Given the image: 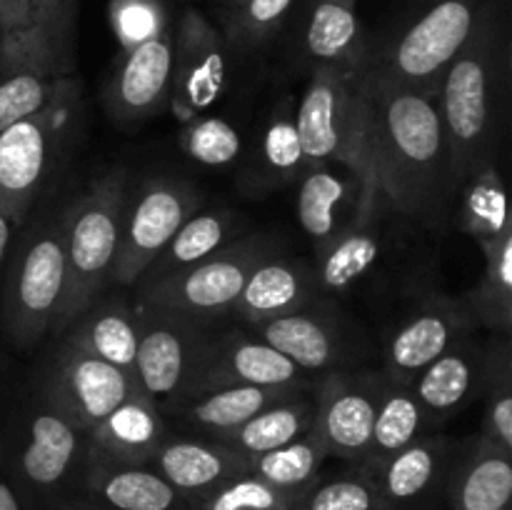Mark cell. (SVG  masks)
<instances>
[{
    "label": "cell",
    "mask_w": 512,
    "mask_h": 510,
    "mask_svg": "<svg viewBox=\"0 0 512 510\" xmlns=\"http://www.w3.org/2000/svg\"><path fill=\"white\" fill-rule=\"evenodd\" d=\"M375 183L390 210L443 233L460 185L435 90L383 78L365 63L360 73Z\"/></svg>",
    "instance_id": "6da1fadb"
},
{
    "label": "cell",
    "mask_w": 512,
    "mask_h": 510,
    "mask_svg": "<svg viewBox=\"0 0 512 510\" xmlns=\"http://www.w3.org/2000/svg\"><path fill=\"white\" fill-rule=\"evenodd\" d=\"M510 35L485 5L473 35L438 85V110L460 190L480 170L498 165L510 125Z\"/></svg>",
    "instance_id": "7a4b0ae2"
},
{
    "label": "cell",
    "mask_w": 512,
    "mask_h": 510,
    "mask_svg": "<svg viewBox=\"0 0 512 510\" xmlns=\"http://www.w3.org/2000/svg\"><path fill=\"white\" fill-rule=\"evenodd\" d=\"M85 433L28 385L0 430V473L25 510H50L80 493L88 463Z\"/></svg>",
    "instance_id": "3957f363"
},
{
    "label": "cell",
    "mask_w": 512,
    "mask_h": 510,
    "mask_svg": "<svg viewBox=\"0 0 512 510\" xmlns=\"http://www.w3.org/2000/svg\"><path fill=\"white\" fill-rule=\"evenodd\" d=\"M80 85L63 93L0 133V213L25 225L58 180L80 123Z\"/></svg>",
    "instance_id": "277c9868"
},
{
    "label": "cell",
    "mask_w": 512,
    "mask_h": 510,
    "mask_svg": "<svg viewBox=\"0 0 512 510\" xmlns=\"http://www.w3.org/2000/svg\"><path fill=\"white\" fill-rule=\"evenodd\" d=\"M128 190V173L120 168L110 170L60 210L65 293L53 335L63 333L110 283Z\"/></svg>",
    "instance_id": "5b68a950"
},
{
    "label": "cell",
    "mask_w": 512,
    "mask_h": 510,
    "mask_svg": "<svg viewBox=\"0 0 512 510\" xmlns=\"http://www.w3.org/2000/svg\"><path fill=\"white\" fill-rule=\"evenodd\" d=\"M65 293L63 228L58 213H45L15 235L0 280V328L8 343L33 348L53 333Z\"/></svg>",
    "instance_id": "8992f818"
},
{
    "label": "cell",
    "mask_w": 512,
    "mask_h": 510,
    "mask_svg": "<svg viewBox=\"0 0 512 510\" xmlns=\"http://www.w3.org/2000/svg\"><path fill=\"white\" fill-rule=\"evenodd\" d=\"M360 73L333 68L310 70V80L295 110V130L308 165L333 163L348 168L378 190L370 155ZM380 193V190H378Z\"/></svg>",
    "instance_id": "52a82bcc"
},
{
    "label": "cell",
    "mask_w": 512,
    "mask_h": 510,
    "mask_svg": "<svg viewBox=\"0 0 512 510\" xmlns=\"http://www.w3.org/2000/svg\"><path fill=\"white\" fill-rule=\"evenodd\" d=\"M278 255V245L265 235H238L208 260L173 278L138 283V300L168 313L210 325L233 313L245 280L263 260Z\"/></svg>",
    "instance_id": "ba28073f"
},
{
    "label": "cell",
    "mask_w": 512,
    "mask_h": 510,
    "mask_svg": "<svg viewBox=\"0 0 512 510\" xmlns=\"http://www.w3.org/2000/svg\"><path fill=\"white\" fill-rule=\"evenodd\" d=\"M483 8L480 0H435L398 38L368 55V68L398 85L438 93L445 70L470 40Z\"/></svg>",
    "instance_id": "9c48e42d"
},
{
    "label": "cell",
    "mask_w": 512,
    "mask_h": 510,
    "mask_svg": "<svg viewBox=\"0 0 512 510\" xmlns=\"http://www.w3.org/2000/svg\"><path fill=\"white\" fill-rule=\"evenodd\" d=\"M135 313L140 325L133 368L135 388L165 415L193 383L213 333L210 325L168 313L143 300H135Z\"/></svg>",
    "instance_id": "30bf717a"
},
{
    "label": "cell",
    "mask_w": 512,
    "mask_h": 510,
    "mask_svg": "<svg viewBox=\"0 0 512 510\" xmlns=\"http://www.w3.org/2000/svg\"><path fill=\"white\" fill-rule=\"evenodd\" d=\"M200 205L203 195L185 178L158 175L143 180L135 193L128 190L110 280L118 285L138 283L140 275L158 258L180 225L198 213Z\"/></svg>",
    "instance_id": "8fae6325"
},
{
    "label": "cell",
    "mask_w": 512,
    "mask_h": 510,
    "mask_svg": "<svg viewBox=\"0 0 512 510\" xmlns=\"http://www.w3.org/2000/svg\"><path fill=\"white\" fill-rule=\"evenodd\" d=\"M30 385L83 430L138 395L135 380L125 370L93 358L63 338L40 360Z\"/></svg>",
    "instance_id": "7c38bea8"
},
{
    "label": "cell",
    "mask_w": 512,
    "mask_h": 510,
    "mask_svg": "<svg viewBox=\"0 0 512 510\" xmlns=\"http://www.w3.org/2000/svg\"><path fill=\"white\" fill-rule=\"evenodd\" d=\"M255 335L293 360L305 375L353 370L363 358V335L333 298H320L283 318L255 325Z\"/></svg>",
    "instance_id": "4fadbf2b"
},
{
    "label": "cell",
    "mask_w": 512,
    "mask_h": 510,
    "mask_svg": "<svg viewBox=\"0 0 512 510\" xmlns=\"http://www.w3.org/2000/svg\"><path fill=\"white\" fill-rule=\"evenodd\" d=\"M383 373L330 370L313 378V430L328 450V458L350 465L363 463L373 435L375 410Z\"/></svg>",
    "instance_id": "5bb4252c"
},
{
    "label": "cell",
    "mask_w": 512,
    "mask_h": 510,
    "mask_svg": "<svg viewBox=\"0 0 512 510\" xmlns=\"http://www.w3.org/2000/svg\"><path fill=\"white\" fill-rule=\"evenodd\" d=\"M65 48L45 30L3 35L0 50V133L53 103L70 83Z\"/></svg>",
    "instance_id": "9a60e30c"
},
{
    "label": "cell",
    "mask_w": 512,
    "mask_h": 510,
    "mask_svg": "<svg viewBox=\"0 0 512 510\" xmlns=\"http://www.w3.org/2000/svg\"><path fill=\"white\" fill-rule=\"evenodd\" d=\"M475 330H478V320L468 300L433 295L388 335L380 373L393 383L413 385L415 378L435 358H440L445 350L453 348L460 338Z\"/></svg>",
    "instance_id": "2e32d148"
},
{
    "label": "cell",
    "mask_w": 512,
    "mask_h": 510,
    "mask_svg": "<svg viewBox=\"0 0 512 510\" xmlns=\"http://www.w3.org/2000/svg\"><path fill=\"white\" fill-rule=\"evenodd\" d=\"M298 220L313 243V258L348 233L360 218L385 208L383 195L348 168L308 165L298 178Z\"/></svg>",
    "instance_id": "e0dca14e"
},
{
    "label": "cell",
    "mask_w": 512,
    "mask_h": 510,
    "mask_svg": "<svg viewBox=\"0 0 512 510\" xmlns=\"http://www.w3.org/2000/svg\"><path fill=\"white\" fill-rule=\"evenodd\" d=\"M228 85L225 38L198 10H185L175 28L170 105L183 123L213 108Z\"/></svg>",
    "instance_id": "ac0fdd59"
},
{
    "label": "cell",
    "mask_w": 512,
    "mask_h": 510,
    "mask_svg": "<svg viewBox=\"0 0 512 510\" xmlns=\"http://www.w3.org/2000/svg\"><path fill=\"white\" fill-rule=\"evenodd\" d=\"M223 385L313 388V378L258 335L228 330L223 335L213 333L198 365V373L185 395L208 388H223Z\"/></svg>",
    "instance_id": "d6986e66"
},
{
    "label": "cell",
    "mask_w": 512,
    "mask_h": 510,
    "mask_svg": "<svg viewBox=\"0 0 512 510\" xmlns=\"http://www.w3.org/2000/svg\"><path fill=\"white\" fill-rule=\"evenodd\" d=\"M175 30L165 28L155 38L123 50L113 78L105 88V105L120 123L158 115L170 103L173 93Z\"/></svg>",
    "instance_id": "ffe728a7"
},
{
    "label": "cell",
    "mask_w": 512,
    "mask_h": 510,
    "mask_svg": "<svg viewBox=\"0 0 512 510\" xmlns=\"http://www.w3.org/2000/svg\"><path fill=\"white\" fill-rule=\"evenodd\" d=\"M460 443L430 433L385 460L370 473L383 510H425L445 495Z\"/></svg>",
    "instance_id": "44dd1931"
},
{
    "label": "cell",
    "mask_w": 512,
    "mask_h": 510,
    "mask_svg": "<svg viewBox=\"0 0 512 510\" xmlns=\"http://www.w3.org/2000/svg\"><path fill=\"white\" fill-rule=\"evenodd\" d=\"M485 370V340L470 333L435 358L410 385L433 430L478 400Z\"/></svg>",
    "instance_id": "7402d4cb"
},
{
    "label": "cell",
    "mask_w": 512,
    "mask_h": 510,
    "mask_svg": "<svg viewBox=\"0 0 512 510\" xmlns=\"http://www.w3.org/2000/svg\"><path fill=\"white\" fill-rule=\"evenodd\" d=\"M320 298L323 295H320L313 263L278 253L263 260L250 273L240 290V298L235 300L233 315L255 328L260 323L295 313Z\"/></svg>",
    "instance_id": "603a6c76"
},
{
    "label": "cell",
    "mask_w": 512,
    "mask_h": 510,
    "mask_svg": "<svg viewBox=\"0 0 512 510\" xmlns=\"http://www.w3.org/2000/svg\"><path fill=\"white\" fill-rule=\"evenodd\" d=\"M88 460L110 465H148L168 438V418L143 395H133L88 430Z\"/></svg>",
    "instance_id": "cb8c5ba5"
},
{
    "label": "cell",
    "mask_w": 512,
    "mask_h": 510,
    "mask_svg": "<svg viewBox=\"0 0 512 510\" xmlns=\"http://www.w3.org/2000/svg\"><path fill=\"white\" fill-rule=\"evenodd\" d=\"M148 465L193 503L215 485L248 473L250 458L203 435L200 438L168 435Z\"/></svg>",
    "instance_id": "d4e9b609"
},
{
    "label": "cell",
    "mask_w": 512,
    "mask_h": 510,
    "mask_svg": "<svg viewBox=\"0 0 512 510\" xmlns=\"http://www.w3.org/2000/svg\"><path fill=\"white\" fill-rule=\"evenodd\" d=\"M445 498L450 510H512V450L475 435L458 450Z\"/></svg>",
    "instance_id": "484cf974"
},
{
    "label": "cell",
    "mask_w": 512,
    "mask_h": 510,
    "mask_svg": "<svg viewBox=\"0 0 512 510\" xmlns=\"http://www.w3.org/2000/svg\"><path fill=\"white\" fill-rule=\"evenodd\" d=\"M313 388H260V385H223V388L188 393L170 405L165 415L183 420L203 438L220 440L268 405Z\"/></svg>",
    "instance_id": "4316f807"
},
{
    "label": "cell",
    "mask_w": 512,
    "mask_h": 510,
    "mask_svg": "<svg viewBox=\"0 0 512 510\" xmlns=\"http://www.w3.org/2000/svg\"><path fill=\"white\" fill-rule=\"evenodd\" d=\"M138 313L135 305L123 298H95L58 338L93 358L105 360L125 370L133 378L135 355H138Z\"/></svg>",
    "instance_id": "83f0119b"
},
{
    "label": "cell",
    "mask_w": 512,
    "mask_h": 510,
    "mask_svg": "<svg viewBox=\"0 0 512 510\" xmlns=\"http://www.w3.org/2000/svg\"><path fill=\"white\" fill-rule=\"evenodd\" d=\"M80 493L110 510H190V500L150 465L85 463Z\"/></svg>",
    "instance_id": "f1b7e54d"
},
{
    "label": "cell",
    "mask_w": 512,
    "mask_h": 510,
    "mask_svg": "<svg viewBox=\"0 0 512 510\" xmlns=\"http://www.w3.org/2000/svg\"><path fill=\"white\" fill-rule=\"evenodd\" d=\"M368 55L355 8L333 0H315L303 30V58L310 68L358 73L368 63Z\"/></svg>",
    "instance_id": "f546056e"
},
{
    "label": "cell",
    "mask_w": 512,
    "mask_h": 510,
    "mask_svg": "<svg viewBox=\"0 0 512 510\" xmlns=\"http://www.w3.org/2000/svg\"><path fill=\"white\" fill-rule=\"evenodd\" d=\"M240 233V218L233 210H205L195 213L178 228V233L168 240L158 258L148 265L138 283H153V280L173 278L185 273L198 263L208 260L225 245L233 243ZM135 283V285H138Z\"/></svg>",
    "instance_id": "4dcf8cb0"
},
{
    "label": "cell",
    "mask_w": 512,
    "mask_h": 510,
    "mask_svg": "<svg viewBox=\"0 0 512 510\" xmlns=\"http://www.w3.org/2000/svg\"><path fill=\"white\" fill-rule=\"evenodd\" d=\"M430 433H433V425H430L423 405L415 398L413 388L410 385L393 383V380H388L383 375V383H380L378 393V410H375L373 435H370L368 453H365L363 463L358 468H363L365 473H373L385 460L393 458L395 453H400L410 443H415V440L425 438Z\"/></svg>",
    "instance_id": "1f68e13d"
},
{
    "label": "cell",
    "mask_w": 512,
    "mask_h": 510,
    "mask_svg": "<svg viewBox=\"0 0 512 510\" xmlns=\"http://www.w3.org/2000/svg\"><path fill=\"white\" fill-rule=\"evenodd\" d=\"M388 208V205H385ZM383 208L360 218L348 233L340 235L330 248L313 258L315 278L323 298L345 293L350 285L363 280L383 253V228H380Z\"/></svg>",
    "instance_id": "d6a6232c"
},
{
    "label": "cell",
    "mask_w": 512,
    "mask_h": 510,
    "mask_svg": "<svg viewBox=\"0 0 512 510\" xmlns=\"http://www.w3.org/2000/svg\"><path fill=\"white\" fill-rule=\"evenodd\" d=\"M315 423V403L313 390L285 398L280 403L268 405L258 415L235 428L218 443H225L228 448L238 450L245 458H258V455L270 453L275 448L293 443L300 435L310 433Z\"/></svg>",
    "instance_id": "836d02e7"
},
{
    "label": "cell",
    "mask_w": 512,
    "mask_h": 510,
    "mask_svg": "<svg viewBox=\"0 0 512 510\" xmlns=\"http://www.w3.org/2000/svg\"><path fill=\"white\" fill-rule=\"evenodd\" d=\"M305 168L308 163L295 130V113L275 115L260 135L258 153L253 155L245 173V188L250 193H268L273 188L298 183Z\"/></svg>",
    "instance_id": "e575fe53"
},
{
    "label": "cell",
    "mask_w": 512,
    "mask_h": 510,
    "mask_svg": "<svg viewBox=\"0 0 512 510\" xmlns=\"http://www.w3.org/2000/svg\"><path fill=\"white\" fill-rule=\"evenodd\" d=\"M485 270L480 283L468 293V305L478 325L490 333L512 330V230L480 243Z\"/></svg>",
    "instance_id": "d590c367"
},
{
    "label": "cell",
    "mask_w": 512,
    "mask_h": 510,
    "mask_svg": "<svg viewBox=\"0 0 512 510\" xmlns=\"http://www.w3.org/2000/svg\"><path fill=\"white\" fill-rule=\"evenodd\" d=\"M478 398L483 400L480 433L490 443L512 450V348L510 333L485 340V370Z\"/></svg>",
    "instance_id": "8d00e7d4"
},
{
    "label": "cell",
    "mask_w": 512,
    "mask_h": 510,
    "mask_svg": "<svg viewBox=\"0 0 512 510\" xmlns=\"http://www.w3.org/2000/svg\"><path fill=\"white\" fill-rule=\"evenodd\" d=\"M325 460H328V450L320 443L315 430H310V433L300 435L298 440L283 445V448L250 458L248 473L260 478L263 483L273 485L275 490H283V493L300 498L320 478Z\"/></svg>",
    "instance_id": "74e56055"
},
{
    "label": "cell",
    "mask_w": 512,
    "mask_h": 510,
    "mask_svg": "<svg viewBox=\"0 0 512 510\" xmlns=\"http://www.w3.org/2000/svg\"><path fill=\"white\" fill-rule=\"evenodd\" d=\"M460 200V230L475 238L478 243L493 240L498 235L510 233V213L505 200L503 178L498 165L480 170L478 175L463 185L458 195Z\"/></svg>",
    "instance_id": "f35d334b"
},
{
    "label": "cell",
    "mask_w": 512,
    "mask_h": 510,
    "mask_svg": "<svg viewBox=\"0 0 512 510\" xmlns=\"http://www.w3.org/2000/svg\"><path fill=\"white\" fill-rule=\"evenodd\" d=\"M290 510H383V503L370 473L350 465V470L333 478L320 475Z\"/></svg>",
    "instance_id": "ab89813d"
},
{
    "label": "cell",
    "mask_w": 512,
    "mask_h": 510,
    "mask_svg": "<svg viewBox=\"0 0 512 510\" xmlns=\"http://www.w3.org/2000/svg\"><path fill=\"white\" fill-rule=\"evenodd\" d=\"M295 500V495L275 490L273 485L245 473L195 498L190 510H290Z\"/></svg>",
    "instance_id": "60d3db41"
},
{
    "label": "cell",
    "mask_w": 512,
    "mask_h": 510,
    "mask_svg": "<svg viewBox=\"0 0 512 510\" xmlns=\"http://www.w3.org/2000/svg\"><path fill=\"white\" fill-rule=\"evenodd\" d=\"M295 0H243L225 13L228 40L243 50L260 48L280 30Z\"/></svg>",
    "instance_id": "b9f144b4"
},
{
    "label": "cell",
    "mask_w": 512,
    "mask_h": 510,
    "mask_svg": "<svg viewBox=\"0 0 512 510\" xmlns=\"http://www.w3.org/2000/svg\"><path fill=\"white\" fill-rule=\"evenodd\" d=\"M183 148L195 163L220 168V165H230L233 160L240 158L243 140H240V133L228 120L213 118V115H198V118L185 123Z\"/></svg>",
    "instance_id": "7bdbcfd3"
},
{
    "label": "cell",
    "mask_w": 512,
    "mask_h": 510,
    "mask_svg": "<svg viewBox=\"0 0 512 510\" xmlns=\"http://www.w3.org/2000/svg\"><path fill=\"white\" fill-rule=\"evenodd\" d=\"M110 25L120 48L130 50L168 28L163 0H110Z\"/></svg>",
    "instance_id": "ee69618b"
},
{
    "label": "cell",
    "mask_w": 512,
    "mask_h": 510,
    "mask_svg": "<svg viewBox=\"0 0 512 510\" xmlns=\"http://www.w3.org/2000/svg\"><path fill=\"white\" fill-rule=\"evenodd\" d=\"M73 0H35V28L45 30L58 45L68 50Z\"/></svg>",
    "instance_id": "f6af8a7d"
},
{
    "label": "cell",
    "mask_w": 512,
    "mask_h": 510,
    "mask_svg": "<svg viewBox=\"0 0 512 510\" xmlns=\"http://www.w3.org/2000/svg\"><path fill=\"white\" fill-rule=\"evenodd\" d=\"M35 28V0H0V33L15 35Z\"/></svg>",
    "instance_id": "bcb514c9"
},
{
    "label": "cell",
    "mask_w": 512,
    "mask_h": 510,
    "mask_svg": "<svg viewBox=\"0 0 512 510\" xmlns=\"http://www.w3.org/2000/svg\"><path fill=\"white\" fill-rule=\"evenodd\" d=\"M15 235H18V225L0 213V280H3L5 265H8L10 258V248H13L15 243Z\"/></svg>",
    "instance_id": "7dc6e473"
},
{
    "label": "cell",
    "mask_w": 512,
    "mask_h": 510,
    "mask_svg": "<svg viewBox=\"0 0 512 510\" xmlns=\"http://www.w3.org/2000/svg\"><path fill=\"white\" fill-rule=\"evenodd\" d=\"M50 510H110V508L100 505L98 500L88 498V495L78 493V495H73V498L60 500V503L53 505V508H50Z\"/></svg>",
    "instance_id": "c3c4849f"
},
{
    "label": "cell",
    "mask_w": 512,
    "mask_h": 510,
    "mask_svg": "<svg viewBox=\"0 0 512 510\" xmlns=\"http://www.w3.org/2000/svg\"><path fill=\"white\" fill-rule=\"evenodd\" d=\"M0 510H25L23 500L18 498V493L3 473H0Z\"/></svg>",
    "instance_id": "681fc988"
},
{
    "label": "cell",
    "mask_w": 512,
    "mask_h": 510,
    "mask_svg": "<svg viewBox=\"0 0 512 510\" xmlns=\"http://www.w3.org/2000/svg\"><path fill=\"white\" fill-rule=\"evenodd\" d=\"M218 3L223 5V8H225V13H230V10H233V8H238V5L243 3V0H218Z\"/></svg>",
    "instance_id": "f907efd6"
},
{
    "label": "cell",
    "mask_w": 512,
    "mask_h": 510,
    "mask_svg": "<svg viewBox=\"0 0 512 510\" xmlns=\"http://www.w3.org/2000/svg\"><path fill=\"white\" fill-rule=\"evenodd\" d=\"M333 3H340V5H350V8H355V0H333Z\"/></svg>",
    "instance_id": "816d5d0a"
},
{
    "label": "cell",
    "mask_w": 512,
    "mask_h": 510,
    "mask_svg": "<svg viewBox=\"0 0 512 510\" xmlns=\"http://www.w3.org/2000/svg\"><path fill=\"white\" fill-rule=\"evenodd\" d=\"M0 50H3V33H0Z\"/></svg>",
    "instance_id": "f5cc1de1"
},
{
    "label": "cell",
    "mask_w": 512,
    "mask_h": 510,
    "mask_svg": "<svg viewBox=\"0 0 512 510\" xmlns=\"http://www.w3.org/2000/svg\"><path fill=\"white\" fill-rule=\"evenodd\" d=\"M0 430H3V423H0Z\"/></svg>",
    "instance_id": "db71d44e"
}]
</instances>
